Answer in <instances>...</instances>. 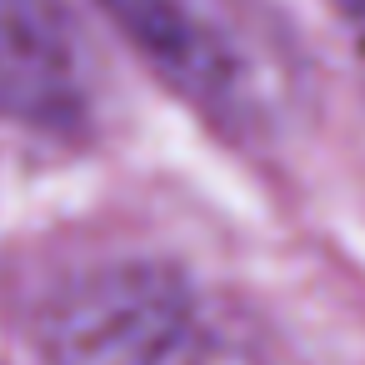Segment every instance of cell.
Instances as JSON below:
<instances>
[{"instance_id":"cell-1","label":"cell","mask_w":365,"mask_h":365,"mask_svg":"<svg viewBox=\"0 0 365 365\" xmlns=\"http://www.w3.org/2000/svg\"><path fill=\"white\" fill-rule=\"evenodd\" d=\"M195 295L155 260H110L66 280L41 310L46 365H185Z\"/></svg>"},{"instance_id":"cell-2","label":"cell","mask_w":365,"mask_h":365,"mask_svg":"<svg viewBox=\"0 0 365 365\" xmlns=\"http://www.w3.org/2000/svg\"><path fill=\"white\" fill-rule=\"evenodd\" d=\"M150 71L210 120L255 115V66L200 0H101Z\"/></svg>"},{"instance_id":"cell-3","label":"cell","mask_w":365,"mask_h":365,"mask_svg":"<svg viewBox=\"0 0 365 365\" xmlns=\"http://www.w3.org/2000/svg\"><path fill=\"white\" fill-rule=\"evenodd\" d=\"M91 106L81 36L61 0H0V120L76 130Z\"/></svg>"},{"instance_id":"cell-4","label":"cell","mask_w":365,"mask_h":365,"mask_svg":"<svg viewBox=\"0 0 365 365\" xmlns=\"http://www.w3.org/2000/svg\"><path fill=\"white\" fill-rule=\"evenodd\" d=\"M335 11H340V21H345V31L355 41V56L365 66V0H335Z\"/></svg>"}]
</instances>
